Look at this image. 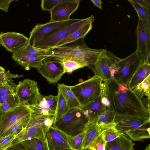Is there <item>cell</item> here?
Instances as JSON below:
<instances>
[{"mask_svg":"<svg viewBox=\"0 0 150 150\" xmlns=\"http://www.w3.org/2000/svg\"><path fill=\"white\" fill-rule=\"evenodd\" d=\"M1 104L4 112L11 110L21 105L17 103H5Z\"/></svg>","mask_w":150,"mask_h":150,"instance_id":"cell-42","label":"cell"},{"mask_svg":"<svg viewBox=\"0 0 150 150\" xmlns=\"http://www.w3.org/2000/svg\"><path fill=\"white\" fill-rule=\"evenodd\" d=\"M92 23L87 24L75 30L67 37L59 42L55 47L65 45L80 39H84L92 29L93 27Z\"/></svg>","mask_w":150,"mask_h":150,"instance_id":"cell-25","label":"cell"},{"mask_svg":"<svg viewBox=\"0 0 150 150\" xmlns=\"http://www.w3.org/2000/svg\"><path fill=\"white\" fill-rule=\"evenodd\" d=\"M58 90L62 94L70 109L74 108H80L81 105L72 91L69 86L64 83L57 84Z\"/></svg>","mask_w":150,"mask_h":150,"instance_id":"cell-26","label":"cell"},{"mask_svg":"<svg viewBox=\"0 0 150 150\" xmlns=\"http://www.w3.org/2000/svg\"><path fill=\"white\" fill-rule=\"evenodd\" d=\"M115 128L134 141L150 137V120L132 116L115 115Z\"/></svg>","mask_w":150,"mask_h":150,"instance_id":"cell-3","label":"cell"},{"mask_svg":"<svg viewBox=\"0 0 150 150\" xmlns=\"http://www.w3.org/2000/svg\"><path fill=\"white\" fill-rule=\"evenodd\" d=\"M57 96V104L54 121L62 116L70 109L62 94L59 90Z\"/></svg>","mask_w":150,"mask_h":150,"instance_id":"cell-32","label":"cell"},{"mask_svg":"<svg viewBox=\"0 0 150 150\" xmlns=\"http://www.w3.org/2000/svg\"><path fill=\"white\" fill-rule=\"evenodd\" d=\"M134 145L132 140L123 134L113 141L107 142L105 150H134Z\"/></svg>","mask_w":150,"mask_h":150,"instance_id":"cell-24","label":"cell"},{"mask_svg":"<svg viewBox=\"0 0 150 150\" xmlns=\"http://www.w3.org/2000/svg\"><path fill=\"white\" fill-rule=\"evenodd\" d=\"M88 120L80 108H72L54 121L52 126L67 135L74 137L83 132Z\"/></svg>","mask_w":150,"mask_h":150,"instance_id":"cell-4","label":"cell"},{"mask_svg":"<svg viewBox=\"0 0 150 150\" xmlns=\"http://www.w3.org/2000/svg\"><path fill=\"white\" fill-rule=\"evenodd\" d=\"M4 112L2 109L1 107V104L0 103V124L2 118V117L4 115Z\"/></svg>","mask_w":150,"mask_h":150,"instance_id":"cell-47","label":"cell"},{"mask_svg":"<svg viewBox=\"0 0 150 150\" xmlns=\"http://www.w3.org/2000/svg\"><path fill=\"white\" fill-rule=\"evenodd\" d=\"M142 62L136 50L128 56L121 59L119 61L118 70L113 79L119 83L128 86L133 74Z\"/></svg>","mask_w":150,"mask_h":150,"instance_id":"cell-10","label":"cell"},{"mask_svg":"<svg viewBox=\"0 0 150 150\" xmlns=\"http://www.w3.org/2000/svg\"><path fill=\"white\" fill-rule=\"evenodd\" d=\"M54 120V117L44 116L31 119L26 128L16 135L11 146L32 138L39 139L47 144L46 131L52 126Z\"/></svg>","mask_w":150,"mask_h":150,"instance_id":"cell-5","label":"cell"},{"mask_svg":"<svg viewBox=\"0 0 150 150\" xmlns=\"http://www.w3.org/2000/svg\"><path fill=\"white\" fill-rule=\"evenodd\" d=\"M16 93L20 104L27 106L37 104L40 95L37 83L28 79L19 82L17 85Z\"/></svg>","mask_w":150,"mask_h":150,"instance_id":"cell-11","label":"cell"},{"mask_svg":"<svg viewBox=\"0 0 150 150\" xmlns=\"http://www.w3.org/2000/svg\"><path fill=\"white\" fill-rule=\"evenodd\" d=\"M93 4L96 7L102 9V2L101 0H91V1Z\"/></svg>","mask_w":150,"mask_h":150,"instance_id":"cell-46","label":"cell"},{"mask_svg":"<svg viewBox=\"0 0 150 150\" xmlns=\"http://www.w3.org/2000/svg\"><path fill=\"white\" fill-rule=\"evenodd\" d=\"M102 82L100 78L95 75L87 80L69 87L82 106L101 95L103 89Z\"/></svg>","mask_w":150,"mask_h":150,"instance_id":"cell-6","label":"cell"},{"mask_svg":"<svg viewBox=\"0 0 150 150\" xmlns=\"http://www.w3.org/2000/svg\"><path fill=\"white\" fill-rule=\"evenodd\" d=\"M28 150H48L46 144L37 138H32L22 142Z\"/></svg>","mask_w":150,"mask_h":150,"instance_id":"cell-33","label":"cell"},{"mask_svg":"<svg viewBox=\"0 0 150 150\" xmlns=\"http://www.w3.org/2000/svg\"><path fill=\"white\" fill-rule=\"evenodd\" d=\"M99 127L100 134L106 143L113 141L123 134L117 130L115 128V125Z\"/></svg>","mask_w":150,"mask_h":150,"instance_id":"cell-30","label":"cell"},{"mask_svg":"<svg viewBox=\"0 0 150 150\" xmlns=\"http://www.w3.org/2000/svg\"><path fill=\"white\" fill-rule=\"evenodd\" d=\"M61 150H75L74 149H62Z\"/></svg>","mask_w":150,"mask_h":150,"instance_id":"cell-50","label":"cell"},{"mask_svg":"<svg viewBox=\"0 0 150 150\" xmlns=\"http://www.w3.org/2000/svg\"><path fill=\"white\" fill-rule=\"evenodd\" d=\"M0 103H17L20 104L19 98L16 94L5 96L0 95Z\"/></svg>","mask_w":150,"mask_h":150,"instance_id":"cell-41","label":"cell"},{"mask_svg":"<svg viewBox=\"0 0 150 150\" xmlns=\"http://www.w3.org/2000/svg\"><path fill=\"white\" fill-rule=\"evenodd\" d=\"M30 113V110L27 106L21 105L4 112L0 124V138L14 125Z\"/></svg>","mask_w":150,"mask_h":150,"instance_id":"cell-14","label":"cell"},{"mask_svg":"<svg viewBox=\"0 0 150 150\" xmlns=\"http://www.w3.org/2000/svg\"><path fill=\"white\" fill-rule=\"evenodd\" d=\"M7 150H8V149H7Z\"/></svg>","mask_w":150,"mask_h":150,"instance_id":"cell-51","label":"cell"},{"mask_svg":"<svg viewBox=\"0 0 150 150\" xmlns=\"http://www.w3.org/2000/svg\"><path fill=\"white\" fill-rule=\"evenodd\" d=\"M141 100L146 110L150 113V97L146 98H142L140 99Z\"/></svg>","mask_w":150,"mask_h":150,"instance_id":"cell-45","label":"cell"},{"mask_svg":"<svg viewBox=\"0 0 150 150\" xmlns=\"http://www.w3.org/2000/svg\"><path fill=\"white\" fill-rule=\"evenodd\" d=\"M150 74L132 90L140 99L144 96L150 97Z\"/></svg>","mask_w":150,"mask_h":150,"instance_id":"cell-28","label":"cell"},{"mask_svg":"<svg viewBox=\"0 0 150 150\" xmlns=\"http://www.w3.org/2000/svg\"><path fill=\"white\" fill-rule=\"evenodd\" d=\"M12 58L18 64L22 66L25 70H29L32 68L37 69L42 64L44 60L48 57L13 54Z\"/></svg>","mask_w":150,"mask_h":150,"instance_id":"cell-20","label":"cell"},{"mask_svg":"<svg viewBox=\"0 0 150 150\" xmlns=\"http://www.w3.org/2000/svg\"><path fill=\"white\" fill-rule=\"evenodd\" d=\"M103 82L102 93L108 100L109 110L115 115L134 116L150 120V113L127 85L120 83L114 79Z\"/></svg>","mask_w":150,"mask_h":150,"instance_id":"cell-1","label":"cell"},{"mask_svg":"<svg viewBox=\"0 0 150 150\" xmlns=\"http://www.w3.org/2000/svg\"><path fill=\"white\" fill-rule=\"evenodd\" d=\"M150 56L140 65L132 77L128 85L132 90L150 74Z\"/></svg>","mask_w":150,"mask_h":150,"instance_id":"cell-21","label":"cell"},{"mask_svg":"<svg viewBox=\"0 0 150 150\" xmlns=\"http://www.w3.org/2000/svg\"><path fill=\"white\" fill-rule=\"evenodd\" d=\"M84 136V132L74 137L67 135L69 144L72 149L75 150H83L82 144Z\"/></svg>","mask_w":150,"mask_h":150,"instance_id":"cell-34","label":"cell"},{"mask_svg":"<svg viewBox=\"0 0 150 150\" xmlns=\"http://www.w3.org/2000/svg\"><path fill=\"white\" fill-rule=\"evenodd\" d=\"M29 38L23 34L15 32L0 33V44L8 51L16 53L24 47L27 44Z\"/></svg>","mask_w":150,"mask_h":150,"instance_id":"cell-15","label":"cell"},{"mask_svg":"<svg viewBox=\"0 0 150 150\" xmlns=\"http://www.w3.org/2000/svg\"><path fill=\"white\" fill-rule=\"evenodd\" d=\"M94 18V16L92 15L88 18L81 19L80 21L64 27L42 38L35 44L33 47L45 50L54 48L59 42L75 30L87 24L93 23Z\"/></svg>","mask_w":150,"mask_h":150,"instance_id":"cell-8","label":"cell"},{"mask_svg":"<svg viewBox=\"0 0 150 150\" xmlns=\"http://www.w3.org/2000/svg\"><path fill=\"white\" fill-rule=\"evenodd\" d=\"M145 150H150V144H149L147 145Z\"/></svg>","mask_w":150,"mask_h":150,"instance_id":"cell-49","label":"cell"},{"mask_svg":"<svg viewBox=\"0 0 150 150\" xmlns=\"http://www.w3.org/2000/svg\"><path fill=\"white\" fill-rule=\"evenodd\" d=\"M16 135L11 134L0 137V150H7L11 146L12 142Z\"/></svg>","mask_w":150,"mask_h":150,"instance_id":"cell-40","label":"cell"},{"mask_svg":"<svg viewBox=\"0 0 150 150\" xmlns=\"http://www.w3.org/2000/svg\"><path fill=\"white\" fill-rule=\"evenodd\" d=\"M46 138L48 150L72 149L69 144L67 135L52 126L46 131Z\"/></svg>","mask_w":150,"mask_h":150,"instance_id":"cell-17","label":"cell"},{"mask_svg":"<svg viewBox=\"0 0 150 150\" xmlns=\"http://www.w3.org/2000/svg\"><path fill=\"white\" fill-rule=\"evenodd\" d=\"M31 118L30 113L14 125L6 132L2 137L11 134L17 135L26 128Z\"/></svg>","mask_w":150,"mask_h":150,"instance_id":"cell-31","label":"cell"},{"mask_svg":"<svg viewBox=\"0 0 150 150\" xmlns=\"http://www.w3.org/2000/svg\"><path fill=\"white\" fill-rule=\"evenodd\" d=\"M106 143L103 136L100 134L88 149L90 150H105Z\"/></svg>","mask_w":150,"mask_h":150,"instance_id":"cell-38","label":"cell"},{"mask_svg":"<svg viewBox=\"0 0 150 150\" xmlns=\"http://www.w3.org/2000/svg\"><path fill=\"white\" fill-rule=\"evenodd\" d=\"M136 33V50L143 62L150 56V27L145 21L138 18Z\"/></svg>","mask_w":150,"mask_h":150,"instance_id":"cell-12","label":"cell"},{"mask_svg":"<svg viewBox=\"0 0 150 150\" xmlns=\"http://www.w3.org/2000/svg\"><path fill=\"white\" fill-rule=\"evenodd\" d=\"M80 0H70L58 5L50 12V21L59 22L70 19L71 15L78 8Z\"/></svg>","mask_w":150,"mask_h":150,"instance_id":"cell-18","label":"cell"},{"mask_svg":"<svg viewBox=\"0 0 150 150\" xmlns=\"http://www.w3.org/2000/svg\"><path fill=\"white\" fill-rule=\"evenodd\" d=\"M17 85L12 80L0 86V95H11L16 94Z\"/></svg>","mask_w":150,"mask_h":150,"instance_id":"cell-37","label":"cell"},{"mask_svg":"<svg viewBox=\"0 0 150 150\" xmlns=\"http://www.w3.org/2000/svg\"><path fill=\"white\" fill-rule=\"evenodd\" d=\"M38 72L49 83L58 82L65 73L60 62L45 59L37 69Z\"/></svg>","mask_w":150,"mask_h":150,"instance_id":"cell-13","label":"cell"},{"mask_svg":"<svg viewBox=\"0 0 150 150\" xmlns=\"http://www.w3.org/2000/svg\"><path fill=\"white\" fill-rule=\"evenodd\" d=\"M115 115L112 112L108 110L98 117L96 123L100 127H110L115 125Z\"/></svg>","mask_w":150,"mask_h":150,"instance_id":"cell-29","label":"cell"},{"mask_svg":"<svg viewBox=\"0 0 150 150\" xmlns=\"http://www.w3.org/2000/svg\"><path fill=\"white\" fill-rule=\"evenodd\" d=\"M137 12L139 18L150 27V1L149 0H128Z\"/></svg>","mask_w":150,"mask_h":150,"instance_id":"cell-23","label":"cell"},{"mask_svg":"<svg viewBox=\"0 0 150 150\" xmlns=\"http://www.w3.org/2000/svg\"><path fill=\"white\" fill-rule=\"evenodd\" d=\"M5 69L3 67L0 66V73L5 71Z\"/></svg>","mask_w":150,"mask_h":150,"instance_id":"cell-48","label":"cell"},{"mask_svg":"<svg viewBox=\"0 0 150 150\" xmlns=\"http://www.w3.org/2000/svg\"><path fill=\"white\" fill-rule=\"evenodd\" d=\"M80 108L88 120L96 122L99 115L107 110L102 102L101 95L96 99L82 106Z\"/></svg>","mask_w":150,"mask_h":150,"instance_id":"cell-19","label":"cell"},{"mask_svg":"<svg viewBox=\"0 0 150 150\" xmlns=\"http://www.w3.org/2000/svg\"><path fill=\"white\" fill-rule=\"evenodd\" d=\"M81 19L70 18L69 20L59 22H49L36 24L30 33L28 43L33 45L42 38L55 32L69 25L80 21Z\"/></svg>","mask_w":150,"mask_h":150,"instance_id":"cell-9","label":"cell"},{"mask_svg":"<svg viewBox=\"0 0 150 150\" xmlns=\"http://www.w3.org/2000/svg\"><path fill=\"white\" fill-rule=\"evenodd\" d=\"M104 50L89 48L84 39H81L65 45L52 48V54L47 58L59 62L66 60L74 61L88 67L93 72L94 64Z\"/></svg>","mask_w":150,"mask_h":150,"instance_id":"cell-2","label":"cell"},{"mask_svg":"<svg viewBox=\"0 0 150 150\" xmlns=\"http://www.w3.org/2000/svg\"><path fill=\"white\" fill-rule=\"evenodd\" d=\"M23 76V75L14 74L10 73L9 71L5 70L0 73V86L12 80L13 78L17 79Z\"/></svg>","mask_w":150,"mask_h":150,"instance_id":"cell-39","label":"cell"},{"mask_svg":"<svg viewBox=\"0 0 150 150\" xmlns=\"http://www.w3.org/2000/svg\"><path fill=\"white\" fill-rule=\"evenodd\" d=\"M65 73H71L74 71L85 66L77 62L70 60H66L60 62Z\"/></svg>","mask_w":150,"mask_h":150,"instance_id":"cell-35","label":"cell"},{"mask_svg":"<svg viewBox=\"0 0 150 150\" xmlns=\"http://www.w3.org/2000/svg\"><path fill=\"white\" fill-rule=\"evenodd\" d=\"M120 59L104 49L94 64L93 73L100 78L103 81L113 79L118 71V63Z\"/></svg>","mask_w":150,"mask_h":150,"instance_id":"cell-7","label":"cell"},{"mask_svg":"<svg viewBox=\"0 0 150 150\" xmlns=\"http://www.w3.org/2000/svg\"><path fill=\"white\" fill-rule=\"evenodd\" d=\"M16 54H25L35 56L47 57H48L51 55V49L45 50L33 47L28 42L26 45L17 52L13 53Z\"/></svg>","mask_w":150,"mask_h":150,"instance_id":"cell-27","label":"cell"},{"mask_svg":"<svg viewBox=\"0 0 150 150\" xmlns=\"http://www.w3.org/2000/svg\"><path fill=\"white\" fill-rule=\"evenodd\" d=\"M69 1L70 0H42L41 1V7L42 11L50 12L59 4Z\"/></svg>","mask_w":150,"mask_h":150,"instance_id":"cell-36","label":"cell"},{"mask_svg":"<svg viewBox=\"0 0 150 150\" xmlns=\"http://www.w3.org/2000/svg\"><path fill=\"white\" fill-rule=\"evenodd\" d=\"M14 0H0V9L5 12H8L10 4Z\"/></svg>","mask_w":150,"mask_h":150,"instance_id":"cell-43","label":"cell"},{"mask_svg":"<svg viewBox=\"0 0 150 150\" xmlns=\"http://www.w3.org/2000/svg\"><path fill=\"white\" fill-rule=\"evenodd\" d=\"M83 132L85 136L83 142V150H85L88 149L100 134V127L96 122L88 120Z\"/></svg>","mask_w":150,"mask_h":150,"instance_id":"cell-22","label":"cell"},{"mask_svg":"<svg viewBox=\"0 0 150 150\" xmlns=\"http://www.w3.org/2000/svg\"><path fill=\"white\" fill-rule=\"evenodd\" d=\"M57 101V96L49 95L45 96L40 94L37 104L27 106L32 114L39 115L53 116L55 113Z\"/></svg>","mask_w":150,"mask_h":150,"instance_id":"cell-16","label":"cell"},{"mask_svg":"<svg viewBox=\"0 0 150 150\" xmlns=\"http://www.w3.org/2000/svg\"><path fill=\"white\" fill-rule=\"evenodd\" d=\"M7 149L8 150H28L25 147L22 142L11 146Z\"/></svg>","mask_w":150,"mask_h":150,"instance_id":"cell-44","label":"cell"}]
</instances>
